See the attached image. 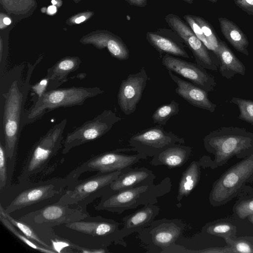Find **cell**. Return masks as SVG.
Returning a JSON list of instances; mask_svg holds the SVG:
<instances>
[{
  "label": "cell",
  "instance_id": "6da1fadb",
  "mask_svg": "<svg viewBox=\"0 0 253 253\" xmlns=\"http://www.w3.org/2000/svg\"><path fill=\"white\" fill-rule=\"evenodd\" d=\"M39 58L33 64L21 63L6 71L0 77V134H3L6 157L12 159L15 154L21 130L24 126L25 105L32 85L33 72L41 61Z\"/></svg>",
  "mask_w": 253,
  "mask_h": 253
},
{
  "label": "cell",
  "instance_id": "7a4b0ae2",
  "mask_svg": "<svg viewBox=\"0 0 253 253\" xmlns=\"http://www.w3.org/2000/svg\"><path fill=\"white\" fill-rule=\"evenodd\" d=\"M171 187V179L167 177L157 184L153 181L149 182L120 191L108 193L95 209L120 214L141 205L156 204L158 199L169 193Z\"/></svg>",
  "mask_w": 253,
  "mask_h": 253
},
{
  "label": "cell",
  "instance_id": "3957f363",
  "mask_svg": "<svg viewBox=\"0 0 253 253\" xmlns=\"http://www.w3.org/2000/svg\"><path fill=\"white\" fill-rule=\"evenodd\" d=\"M203 141L206 150L214 155L216 167L234 156L246 157L253 153V132L244 128L222 127L210 132Z\"/></svg>",
  "mask_w": 253,
  "mask_h": 253
},
{
  "label": "cell",
  "instance_id": "277c9868",
  "mask_svg": "<svg viewBox=\"0 0 253 253\" xmlns=\"http://www.w3.org/2000/svg\"><path fill=\"white\" fill-rule=\"evenodd\" d=\"M103 92L98 87L73 86L47 90L40 97L34 99L33 104L26 110L24 125L35 122L54 109L83 105L88 99Z\"/></svg>",
  "mask_w": 253,
  "mask_h": 253
},
{
  "label": "cell",
  "instance_id": "5b68a950",
  "mask_svg": "<svg viewBox=\"0 0 253 253\" xmlns=\"http://www.w3.org/2000/svg\"><path fill=\"white\" fill-rule=\"evenodd\" d=\"M66 119L51 127L35 145L31 151L20 176L23 180L40 172L55 155L63 142Z\"/></svg>",
  "mask_w": 253,
  "mask_h": 253
},
{
  "label": "cell",
  "instance_id": "8992f818",
  "mask_svg": "<svg viewBox=\"0 0 253 253\" xmlns=\"http://www.w3.org/2000/svg\"><path fill=\"white\" fill-rule=\"evenodd\" d=\"M253 175V153L231 167L214 182L209 196L211 204L217 207L228 202Z\"/></svg>",
  "mask_w": 253,
  "mask_h": 253
},
{
  "label": "cell",
  "instance_id": "52a82bcc",
  "mask_svg": "<svg viewBox=\"0 0 253 253\" xmlns=\"http://www.w3.org/2000/svg\"><path fill=\"white\" fill-rule=\"evenodd\" d=\"M122 119L112 110H104L67 134L63 142V153L65 154L75 147L100 138Z\"/></svg>",
  "mask_w": 253,
  "mask_h": 253
},
{
  "label": "cell",
  "instance_id": "ba28073f",
  "mask_svg": "<svg viewBox=\"0 0 253 253\" xmlns=\"http://www.w3.org/2000/svg\"><path fill=\"white\" fill-rule=\"evenodd\" d=\"M185 224L179 219L163 218L153 220L139 233L140 239L151 249L160 248V253L175 245L182 233Z\"/></svg>",
  "mask_w": 253,
  "mask_h": 253
},
{
  "label": "cell",
  "instance_id": "9c48e42d",
  "mask_svg": "<svg viewBox=\"0 0 253 253\" xmlns=\"http://www.w3.org/2000/svg\"><path fill=\"white\" fill-rule=\"evenodd\" d=\"M184 143V138L165 130L159 125L136 133L129 140L133 151L149 157H153L173 144Z\"/></svg>",
  "mask_w": 253,
  "mask_h": 253
},
{
  "label": "cell",
  "instance_id": "30bf717a",
  "mask_svg": "<svg viewBox=\"0 0 253 253\" xmlns=\"http://www.w3.org/2000/svg\"><path fill=\"white\" fill-rule=\"evenodd\" d=\"M165 20L169 26L185 42L192 51L196 63L206 69L217 71L220 61L214 54H211L209 49L199 39L192 29L178 16L174 14H168Z\"/></svg>",
  "mask_w": 253,
  "mask_h": 253
},
{
  "label": "cell",
  "instance_id": "8fae6325",
  "mask_svg": "<svg viewBox=\"0 0 253 253\" xmlns=\"http://www.w3.org/2000/svg\"><path fill=\"white\" fill-rule=\"evenodd\" d=\"M133 151L132 148L119 149L97 155L83 164L80 170L97 171L99 173H107L115 171H123L145 159L147 156L137 153L128 155L122 153Z\"/></svg>",
  "mask_w": 253,
  "mask_h": 253
},
{
  "label": "cell",
  "instance_id": "7c38bea8",
  "mask_svg": "<svg viewBox=\"0 0 253 253\" xmlns=\"http://www.w3.org/2000/svg\"><path fill=\"white\" fill-rule=\"evenodd\" d=\"M162 63L168 71L189 80L208 92L212 91L216 85L214 77L197 63H192L165 54L162 58Z\"/></svg>",
  "mask_w": 253,
  "mask_h": 253
},
{
  "label": "cell",
  "instance_id": "4fadbf2b",
  "mask_svg": "<svg viewBox=\"0 0 253 253\" xmlns=\"http://www.w3.org/2000/svg\"><path fill=\"white\" fill-rule=\"evenodd\" d=\"M122 173L118 170L99 174L86 179L67 190L59 202L66 205H72L80 202L91 194L104 190L110 191V184ZM108 192V193H109Z\"/></svg>",
  "mask_w": 253,
  "mask_h": 253
},
{
  "label": "cell",
  "instance_id": "5bb4252c",
  "mask_svg": "<svg viewBox=\"0 0 253 253\" xmlns=\"http://www.w3.org/2000/svg\"><path fill=\"white\" fill-rule=\"evenodd\" d=\"M148 77L142 67L137 73L129 74L122 81L117 95L118 103L123 113H133L140 101Z\"/></svg>",
  "mask_w": 253,
  "mask_h": 253
},
{
  "label": "cell",
  "instance_id": "9a60e30c",
  "mask_svg": "<svg viewBox=\"0 0 253 253\" xmlns=\"http://www.w3.org/2000/svg\"><path fill=\"white\" fill-rule=\"evenodd\" d=\"M66 226L78 232L103 238L108 245L112 242L125 245L121 236L119 223L112 219L100 218L93 221L77 220L68 223Z\"/></svg>",
  "mask_w": 253,
  "mask_h": 253
},
{
  "label": "cell",
  "instance_id": "2e32d148",
  "mask_svg": "<svg viewBox=\"0 0 253 253\" xmlns=\"http://www.w3.org/2000/svg\"><path fill=\"white\" fill-rule=\"evenodd\" d=\"M171 79L177 84L175 91L176 93L191 105L213 113L216 105L209 98L208 93L205 90L197 86L191 82L182 80L168 71Z\"/></svg>",
  "mask_w": 253,
  "mask_h": 253
},
{
  "label": "cell",
  "instance_id": "e0dca14e",
  "mask_svg": "<svg viewBox=\"0 0 253 253\" xmlns=\"http://www.w3.org/2000/svg\"><path fill=\"white\" fill-rule=\"evenodd\" d=\"M159 207L155 204H149L131 214L123 218V226L120 229L122 239L131 233H139L150 225L158 214Z\"/></svg>",
  "mask_w": 253,
  "mask_h": 253
},
{
  "label": "cell",
  "instance_id": "ac0fdd59",
  "mask_svg": "<svg viewBox=\"0 0 253 253\" xmlns=\"http://www.w3.org/2000/svg\"><path fill=\"white\" fill-rule=\"evenodd\" d=\"M156 176L153 171L145 167L128 168L110 184V192L120 191L140 184L154 182Z\"/></svg>",
  "mask_w": 253,
  "mask_h": 253
},
{
  "label": "cell",
  "instance_id": "d6986e66",
  "mask_svg": "<svg viewBox=\"0 0 253 253\" xmlns=\"http://www.w3.org/2000/svg\"><path fill=\"white\" fill-rule=\"evenodd\" d=\"M81 63L78 57L68 56L60 59L48 68L46 76L48 80L47 90L57 88L66 82L69 74L77 70Z\"/></svg>",
  "mask_w": 253,
  "mask_h": 253
},
{
  "label": "cell",
  "instance_id": "ffe728a7",
  "mask_svg": "<svg viewBox=\"0 0 253 253\" xmlns=\"http://www.w3.org/2000/svg\"><path fill=\"white\" fill-rule=\"evenodd\" d=\"M192 151L189 146L175 144L156 154L151 163L155 166H164L170 169L180 167L189 159Z\"/></svg>",
  "mask_w": 253,
  "mask_h": 253
},
{
  "label": "cell",
  "instance_id": "44dd1931",
  "mask_svg": "<svg viewBox=\"0 0 253 253\" xmlns=\"http://www.w3.org/2000/svg\"><path fill=\"white\" fill-rule=\"evenodd\" d=\"M55 186L48 184L35 187L20 193L4 210L10 213L16 210L53 197L56 193Z\"/></svg>",
  "mask_w": 253,
  "mask_h": 253
},
{
  "label": "cell",
  "instance_id": "7402d4cb",
  "mask_svg": "<svg viewBox=\"0 0 253 253\" xmlns=\"http://www.w3.org/2000/svg\"><path fill=\"white\" fill-rule=\"evenodd\" d=\"M214 53L219 60V70L223 77L230 79L236 74L242 76L245 75V66L224 42L219 41L218 46Z\"/></svg>",
  "mask_w": 253,
  "mask_h": 253
},
{
  "label": "cell",
  "instance_id": "603a6c76",
  "mask_svg": "<svg viewBox=\"0 0 253 253\" xmlns=\"http://www.w3.org/2000/svg\"><path fill=\"white\" fill-rule=\"evenodd\" d=\"M68 205L59 201L57 204L48 206L36 215L35 219L36 222H66L80 220L81 214L75 210L70 209Z\"/></svg>",
  "mask_w": 253,
  "mask_h": 253
},
{
  "label": "cell",
  "instance_id": "cb8c5ba5",
  "mask_svg": "<svg viewBox=\"0 0 253 253\" xmlns=\"http://www.w3.org/2000/svg\"><path fill=\"white\" fill-rule=\"evenodd\" d=\"M85 42L92 43L98 48H107L112 56L119 60L129 58V51L126 44L120 37L113 34H100Z\"/></svg>",
  "mask_w": 253,
  "mask_h": 253
},
{
  "label": "cell",
  "instance_id": "d4e9b609",
  "mask_svg": "<svg viewBox=\"0 0 253 253\" xmlns=\"http://www.w3.org/2000/svg\"><path fill=\"white\" fill-rule=\"evenodd\" d=\"M221 32L224 38L238 51L249 56V41L246 36L233 22L226 18H218Z\"/></svg>",
  "mask_w": 253,
  "mask_h": 253
},
{
  "label": "cell",
  "instance_id": "484cf974",
  "mask_svg": "<svg viewBox=\"0 0 253 253\" xmlns=\"http://www.w3.org/2000/svg\"><path fill=\"white\" fill-rule=\"evenodd\" d=\"M200 164L197 161H193L182 172L178 185L176 200L181 206L182 199L188 196L197 185L200 178Z\"/></svg>",
  "mask_w": 253,
  "mask_h": 253
},
{
  "label": "cell",
  "instance_id": "4316f807",
  "mask_svg": "<svg viewBox=\"0 0 253 253\" xmlns=\"http://www.w3.org/2000/svg\"><path fill=\"white\" fill-rule=\"evenodd\" d=\"M146 39L149 43L160 53L186 58L189 57L181 43L169 38L154 32H148Z\"/></svg>",
  "mask_w": 253,
  "mask_h": 253
},
{
  "label": "cell",
  "instance_id": "83f0119b",
  "mask_svg": "<svg viewBox=\"0 0 253 253\" xmlns=\"http://www.w3.org/2000/svg\"><path fill=\"white\" fill-rule=\"evenodd\" d=\"M179 111V104L176 101L172 100L169 103L164 104L156 110L152 116L153 123L165 126L168 120L178 114Z\"/></svg>",
  "mask_w": 253,
  "mask_h": 253
},
{
  "label": "cell",
  "instance_id": "f1b7e54d",
  "mask_svg": "<svg viewBox=\"0 0 253 253\" xmlns=\"http://www.w3.org/2000/svg\"><path fill=\"white\" fill-rule=\"evenodd\" d=\"M0 214L6 218L15 227L19 229L22 233L27 237L36 242L38 244L50 250H53V248L45 244L34 232L33 229L28 225L15 219L12 217L9 213L6 212L2 208L1 204H0Z\"/></svg>",
  "mask_w": 253,
  "mask_h": 253
},
{
  "label": "cell",
  "instance_id": "f546056e",
  "mask_svg": "<svg viewBox=\"0 0 253 253\" xmlns=\"http://www.w3.org/2000/svg\"><path fill=\"white\" fill-rule=\"evenodd\" d=\"M229 102L238 107L239 119L253 125V100L232 97Z\"/></svg>",
  "mask_w": 253,
  "mask_h": 253
},
{
  "label": "cell",
  "instance_id": "4dcf8cb0",
  "mask_svg": "<svg viewBox=\"0 0 253 253\" xmlns=\"http://www.w3.org/2000/svg\"><path fill=\"white\" fill-rule=\"evenodd\" d=\"M0 220L3 225L13 234L19 238L30 247L40 252L46 253H54L56 251L46 248L38 244H35L32 240L27 237L23 233L19 232L15 226L4 216L0 214Z\"/></svg>",
  "mask_w": 253,
  "mask_h": 253
},
{
  "label": "cell",
  "instance_id": "1f68e13d",
  "mask_svg": "<svg viewBox=\"0 0 253 253\" xmlns=\"http://www.w3.org/2000/svg\"><path fill=\"white\" fill-rule=\"evenodd\" d=\"M193 17L202 29L208 42L207 48L214 53L218 46L219 40L216 36L213 29L210 23L204 18L193 15Z\"/></svg>",
  "mask_w": 253,
  "mask_h": 253
},
{
  "label": "cell",
  "instance_id": "d6a6232c",
  "mask_svg": "<svg viewBox=\"0 0 253 253\" xmlns=\"http://www.w3.org/2000/svg\"><path fill=\"white\" fill-rule=\"evenodd\" d=\"M204 230L209 234L228 238L235 233L236 228L231 223L219 222L209 225Z\"/></svg>",
  "mask_w": 253,
  "mask_h": 253
},
{
  "label": "cell",
  "instance_id": "836d02e7",
  "mask_svg": "<svg viewBox=\"0 0 253 253\" xmlns=\"http://www.w3.org/2000/svg\"><path fill=\"white\" fill-rule=\"evenodd\" d=\"M235 211L238 217L245 219L253 214V199L243 201L239 203L235 208Z\"/></svg>",
  "mask_w": 253,
  "mask_h": 253
},
{
  "label": "cell",
  "instance_id": "e575fe53",
  "mask_svg": "<svg viewBox=\"0 0 253 253\" xmlns=\"http://www.w3.org/2000/svg\"><path fill=\"white\" fill-rule=\"evenodd\" d=\"M6 154L4 144L0 142V189L4 187L7 179Z\"/></svg>",
  "mask_w": 253,
  "mask_h": 253
},
{
  "label": "cell",
  "instance_id": "d590c367",
  "mask_svg": "<svg viewBox=\"0 0 253 253\" xmlns=\"http://www.w3.org/2000/svg\"><path fill=\"white\" fill-rule=\"evenodd\" d=\"M233 253H253V249L251 245L246 241L240 240L233 242Z\"/></svg>",
  "mask_w": 253,
  "mask_h": 253
},
{
  "label": "cell",
  "instance_id": "8d00e7d4",
  "mask_svg": "<svg viewBox=\"0 0 253 253\" xmlns=\"http://www.w3.org/2000/svg\"><path fill=\"white\" fill-rule=\"evenodd\" d=\"M48 84V80L45 77L36 84L32 86L31 90H32L34 93L37 95L35 99L40 97L47 90Z\"/></svg>",
  "mask_w": 253,
  "mask_h": 253
},
{
  "label": "cell",
  "instance_id": "74e56055",
  "mask_svg": "<svg viewBox=\"0 0 253 253\" xmlns=\"http://www.w3.org/2000/svg\"><path fill=\"white\" fill-rule=\"evenodd\" d=\"M234 3L248 14L253 16V0H234Z\"/></svg>",
  "mask_w": 253,
  "mask_h": 253
},
{
  "label": "cell",
  "instance_id": "f35d334b",
  "mask_svg": "<svg viewBox=\"0 0 253 253\" xmlns=\"http://www.w3.org/2000/svg\"><path fill=\"white\" fill-rule=\"evenodd\" d=\"M129 4L138 7H144L147 3V0H125Z\"/></svg>",
  "mask_w": 253,
  "mask_h": 253
},
{
  "label": "cell",
  "instance_id": "ab89813d",
  "mask_svg": "<svg viewBox=\"0 0 253 253\" xmlns=\"http://www.w3.org/2000/svg\"><path fill=\"white\" fill-rule=\"evenodd\" d=\"M56 11V7L54 5L50 6L48 7V12L50 14H54Z\"/></svg>",
  "mask_w": 253,
  "mask_h": 253
},
{
  "label": "cell",
  "instance_id": "60d3db41",
  "mask_svg": "<svg viewBox=\"0 0 253 253\" xmlns=\"http://www.w3.org/2000/svg\"><path fill=\"white\" fill-rule=\"evenodd\" d=\"M85 19V17L84 16H80V17L76 18L75 19V23L79 24V23H80L83 22L84 21Z\"/></svg>",
  "mask_w": 253,
  "mask_h": 253
},
{
  "label": "cell",
  "instance_id": "b9f144b4",
  "mask_svg": "<svg viewBox=\"0 0 253 253\" xmlns=\"http://www.w3.org/2000/svg\"><path fill=\"white\" fill-rule=\"evenodd\" d=\"M3 22L5 25H9L11 23L10 19L8 17H5L3 19Z\"/></svg>",
  "mask_w": 253,
  "mask_h": 253
},
{
  "label": "cell",
  "instance_id": "7bdbcfd3",
  "mask_svg": "<svg viewBox=\"0 0 253 253\" xmlns=\"http://www.w3.org/2000/svg\"><path fill=\"white\" fill-rule=\"evenodd\" d=\"M248 217L250 221L253 224V214L249 215Z\"/></svg>",
  "mask_w": 253,
  "mask_h": 253
},
{
  "label": "cell",
  "instance_id": "ee69618b",
  "mask_svg": "<svg viewBox=\"0 0 253 253\" xmlns=\"http://www.w3.org/2000/svg\"><path fill=\"white\" fill-rule=\"evenodd\" d=\"M183 0L189 3V4H192L193 3V0Z\"/></svg>",
  "mask_w": 253,
  "mask_h": 253
},
{
  "label": "cell",
  "instance_id": "f6af8a7d",
  "mask_svg": "<svg viewBox=\"0 0 253 253\" xmlns=\"http://www.w3.org/2000/svg\"><path fill=\"white\" fill-rule=\"evenodd\" d=\"M51 2L53 4H56L57 3V2L55 1V0H52L51 1Z\"/></svg>",
  "mask_w": 253,
  "mask_h": 253
},
{
  "label": "cell",
  "instance_id": "bcb514c9",
  "mask_svg": "<svg viewBox=\"0 0 253 253\" xmlns=\"http://www.w3.org/2000/svg\"><path fill=\"white\" fill-rule=\"evenodd\" d=\"M210 1H211V2H216L218 0H208Z\"/></svg>",
  "mask_w": 253,
  "mask_h": 253
}]
</instances>
